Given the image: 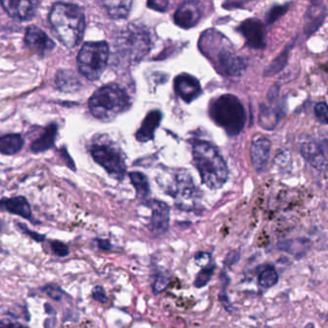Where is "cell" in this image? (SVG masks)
I'll use <instances>...</instances> for the list:
<instances>
[{
    "label": "cell",
    "instance_id": "cell-1",
    "mask_svg": "<svg viewBox=\"0 0 328 328\" xmlns=\"http://www.w3.org/2000/svg\"><path fill=\"white\" fill-rule=\"evenodd\" d=\"M198 46L223 76L241 75L244 69L243 60L234 51L229 41L222 34L217 30H207L201 35Z\"/></svg>",
    "mask_w": 328,
    "mask_h": 328
},
{
    "label": "cell",
    "instance_id": "cell-2",
    "mask_svg": "<svg viewBox=\"0 0 328 328\" xmlns=\"http://www.w3.org/2000/svg\"><path fill=\"white\" fill-rule=\"evenodd\" d=\"M49 22L58 40L67 48H74L84 37L85 14L75 4L66 2L53 4L49 13Z\"/></svg>",
    "mask_w": 328,
    "mask_h": 328
},
{
    "label": "cell",
    "instance_id": "cell-3",
    "mask_svg": "<svg viewBox=\"0 0 328 328\" xmlns=\"http://www.w3.org/2000/svg\"><path fill=\"white\" fill-rule=\"evenodd\" d=\"M130 98L117 84H108L99 89L89 99V109L99 121H113L130 107Z\"/></svg>",
    "mask_w": 328,
    "mask_h": 328
},
{
    "label": "cell",
    "instance_id": "cell-4",
    "mask_svg": "<svg viewBox=\"0 0 328 328\" xmlns=\"http://www.w3.org/2000/svg\"><path fill=\"white\" fill-rule=\"evenodd\" d=\"M193 154L201 179L206 186L219 189L226 182L228 169L215 146L207 142H196Z\"/></svg>",
    "mask_w": 328,
    "mask_h": 328
},
{
    "label": "cell",
    "instance_id": "cell-5",
    "mask_svg": "<svg viewBox=\"0 0 328 328\" xmlns=\"http://www.w3.org/2000/svg\"><path fill=\"white\" fill-rule=\"evenodd\" d=\"M212 120L229 136H236L244 127L247 115L241 101L232 95H223L214 99L209 108Z\"/></svg>",
    "mask_w": 328,
    "mask_h": 328
},
{
    "label": "cell",
    "instance_id": "cell-6",
    "mask_svg": "<svg viewBox=\"0 0 328 328\" xmlns=\"http://www.w3.org/2000/svg\"><path fill=\"white\" fill-rule=\"evenodd\" d=\"M164 187L167 194L175 198L176 204L181 209H192L197 205L200 192L193 182L191 175L185 171L166 172L158 177V182Z\"/></svg>",
    "mask_w": 328,
    "mask_h": 328
},
{
    "label": "cell",
    "instance_id": "cell-7",
    "mask_svg": "<svg viewBox=\"0 0 328 328\" xmlns=\"http://www.w3.org/2000/svg\"><path fill=\"white\" fill-rule=\"evenodd\" d=\"M108 59L109 45L106 42H88L78 53L77 66L83 76L90 81H96L104 72Z\"/></svg>",
    "mask_w": 328,
    "mask_h": 328
},
{
    "label": "cell",
    "instance_id": "cell-8",
    "mask_svg": "<svg viewBox=\"0 0 328 328\" xmlns=\"http://www.w3.org/2000/svg\"><path fill=\"white\" fill-rule=\"evenodd\" d=\"M150 35L147 30L138 25H130L118 38L117 48L128 63H138L149 51Z\"/></svg>",
    "mask_w": 328,
    "mask_h": 328
},
{
    "label": "cell",
    "instance_id": "cell-9",
    "mask_svg": "<svg viewBox=\"0 0 328 328\" xmlns=\"http://www.w3.org/2000/svg\"><path fill=\"white\" fill-rule=\"evenodd\" d=\"M94 160L106 172L117 179H121L126 171V166L121 152L107 143H95L91 147Z\"/></svg>",
    "mask_w": 328,
    "mask_h": 328
},
{
    "label": "cell",
    "instance_id": "cell-10",
    "mask_svg": "<svg viewBox=\"0 0 328 328\" xmlns=\"http://www.w3.org/2000/svg\"><path fill=\"white\" fill-rule=\"evenodd\" d=\"M147 205L152 211L148 229L155 237L164 235L170 226V207L163 201L156 199L150 200Z\"/></svg>",
    "mask_w": 328,
    "mask_h": 328
},
{
    "label": "cell",
    "instance_id": "cell-11",
    "mask_svg": "<svg viewBox=\"0 0 328 328\" xmlns=\"http://www.w3.org/2000/svg\"><path fill=\"white\" fill-rule=\"evenodd\" d=\"M203 15L202 3L197 1L183 2L175 12L174 20L180 27L190 29L196 26Z\"/></svg>",
    "mask_w": 328,
    "mask_h": 328
},
{
    "label": "cell",
    "instance_id": "cell-12",
    "mask_svg": "<svg viewBox=\"0 0 328 328\" xmlns=\"http://www.w3.org/2000/svg\"><path fill=\"white\" fill-rule=\"evenodd\" d=\"M238 30L252 48L262 49L266 46L267 33L265 25L261 21L257 19H249L241 22Z\"/></svg>",
    "mask_w": 328,
    "mask_h": 328
},
{
    "label": "cell",
    "instance_id": "cell-13",
    "mask_svg": "<svg viewBox=\"0 0 328 328\" xmlns=\"http://www.w3.org/2000/svg\"><path fill=\"white\" fill-rule=\"evenodd\" d=\"M24 42L37 54L44 56L53 50L55 43L42 29L31 25L26 29Z\"/></svg>",
    "mask_w": 328,
    "mask_h": 328
},
{
    "label": "cell",
    "instance_id": "cell-14",
    "mask_svg": "<svg viewBox=\"0 0 328 328\" xmlns=\"http://www.w3.org/2000/svg\"><path fill=\"white\" fill-rule=\"evenodd\" d=\"M0 210L12 215L19 216L22 219H27L35 225L40 224V222L34 218L31 206L24 197H14L0 199Z\"/></svg>",
    "mask_w": 328,
    "mask_h": 328
},
{
    "label": "cell",
    "instance_id": "cell-15",
    "mask_svg": "<svg viewBox=\"0 0 328 328\" xmlns=\"http://www.w3.org/2000/svg\"><path fill=\"white\" fill-rule=\"evenodd\" d=\"M271 142L264 136H255L251 145L252 166L258 173H263L269 162L271 154Z\"/></svg>",
    "mask_w": 328,
    "mask_h": 328
},
{
    "label": "cell",
    "instance_id": "cell-16",
    "mask_svg": "<svg viewBox=\"0 0 328 328\" xmlns=\"http://www.w3.org/2000/svg\"><path fill=\"white\" fill-rule=\"evenodd\" d=\"M4 11L6 12L13 19L25 22L33 19L38 2L35 1H14V0H3L0 2Z\"/></svg>",
    "mask_w": 328,
    "mask_h": 328
},
{
    "label": "cell",
    "instance_id": "cell-17",
    "mask_svg": "<svg viewBox=\"0 0 328 328\" xmlns=\"http://www.w3.org/2000/svg\"><path fill=\"white\" fill-rule=\"evenodd\" d=\"M326 144L321 145L315 140H307L300 146V152L309 164L317 170L326 167Z\"/></svg>",
    "mask_w": 328,
    "mask_h": 328
},
{
    "label": "cell",
    "instance_id": "cell-18",
    "mask_svg": "<svg viewBox=\"0 0 328 328\" xmlns=\"http://www.w3.org/2000/svg\"><path fill=\"white\" fill-rule=\"evenodd\" d=\"M174 84L176 94L188 103L197 99L201 93V87L197 78L187 73L179 74L175 78Z\"/></svg>",
    "mask_w": 328,
    "mask_h": 328
},
{
    "label": "cell",
    "instance_id": "cell-19",
    "mask_svg": "<svg viewBox=\"0 0 328 328\" xmlns=\"http://www.w3.org/2000/svg\"><path fill=\"white\" fill-rule=\"evenodd\" d=\"M162 120V114L158 110L149 112L142 121L141 128L136 133V139L139 142H145L152 140L155 130L159 127Z\"/></svg>",
    "mask_w": 328,
    "mask_h": 328
},
{
    "label": "cell",
    "instance_id": "cell-20",
    "mask_svg": "<svg viewBox=\"0 0 328 328\" xmlns=\"http://www.w3.org/2000/svg\"><path fill=\"white\" fill-rule=\"evenodd\" d=\"M57 130V125L55 123L49 124L44 133L31 143V150L35 153H39L50 149L54 145Z\"/></svg>",
    "mask_w": 328,
    "mask_h": 328
},
{
    "label": "cell",
    "instance_id": "cell-21",
    "mask_svg": "<svg viewBox=\"0 0 328 328\" xmlns=\"http://www.w3.org/2000/svg\"><path fill=\"white\" fill-rule=\"evenodd\" d=\"M326 14L324 6L320 7V3H314L306 15V27L305 30L308 34L314 33L321 25Z\"/></svg>",
    "mask_w": 328,
    "mask_h": 328
},
{
    "label": "cell",
    "instance_id": "cell-22",
    "mask_svg": "<svg viewBox=\"0 0 328 328\" xmlns=\"http://www.w3.org/2000/svg\"><path fill=\"white\" fill-rule=\"evenodd\" d=\"M23 139L19 134H8L0 137V153L14 155L20 152L23 146Z\"/></svg>",
    "mask_w": 328,
    "mask_h": 328
},
{
    "label": "cell",
    "instance_id": "cell-23",
    "mask_svg": "<svg viewBox=\"0 0 328 328\" xmlns=\"http://www.w3.org/2000/svg\"><path fill=\"white\" fill-rule=\"evenodd\" d=\"M132 1H104L102 2L110 18L121 20L127 18L131 10Z\"/></svg>",
    "mask_w": 328,
    "mask_h": 328
},
{
    "label": "cell",
    "instance_id": "cell-24",
    "mask_svg": "<svg viewBox=\"0 0 328 328\" xmlns=\"http://www.w3.org/2000/svg\"><path fill=\"white\" fill-rule=\"evenodd\" d=\"M56 84L61 91L72 92L78 89L80 82L71 71L60 70L56 76Z\"/></svg>",
    "mask_w": 328,
    "mask_h": 328
},
{
    "label": "cell",
    "instance_id": "cell-25",
    "mask_svg": "<svg viewBox=\"0 0 328 328\" xmlns=\"http://www.w3.org/2000/svg\"><path fill=\"white\" fill-rule=\"evenodd\" d=\"M280 114L274 109L262 105L260 108L259 123L265 129H273L279 120Z\"/></svg>",
    "mask_w": 328,
    "mask_h": 328
},
{
    "label": "cell",
    "instance_id": "cell-26",
    "mask_svg": "<svg viewBox=\"0 0 328 328\" xmlns=\"http://www.w3.org/2000/svg\"><path fill=\"white\" fill-rule=\"evenodd\" d=\"M291 48H292V45H288L285 48L284 51L281 52L274 59L273 63L266 68L265 74H264L265 76H273L274 74L278 73L281 69H283V67L287 64V61H288V58H289V52H290Z\"/></svg>",
    "mask_w": 328,
    "mask_h": 328
},
{
    "label": "cell",
    "instance_id": "cell-27",
    "mask_svg": "<svg viewBox=\"0 0 328 328\" xmlns=\"http://www.w3.org/2000/svg\"><path fill=\"white\" fill-rule=\"evenodd\" d=\"M278 279H279V276H278L276 270L272 266H268L263 270L261 274H259L258 284L262 288L269 289V288L274 287V285L277 284Z\"/></svg>",
    "mask_w": 328,
    "mask_h": 328
},
{
    "label": "cell",
    "instance_id": "cell-28",
    "mask_svg": "<svg viewBox=\"0 0 328 328\" xmlns=\"http://www.w3.org/2000/svg\"><path fill=\"white\" fill-rule=\"evenodd\" d=\"M129 176L138 196L142 197H147L149 194V184L145 175H142L141 173L134 172V173H130Z\"/></svg>",
    "mask_w": 328,
    "mask_h": 328
},
{
    "label": "cell",
    "instance_id": "cell-29",
    "mask_svg": "<svg viewBox=\"0 0 328 328\" xmlns=\"http://www.w3.org/2000/svg\"><path fill=\"white\" fill-rule=\"evenodd\" d=\"M40 291L56 302H61L64 296L67 295L66 292L62 289V287L56 283H47L44 285L40 287Z\"/></svg>",
    "mask_w": 328,
    "mask_h": 328
},
{
    "label": "cell",
    "instance_id": "cell-30",
    "mask_svg": "<svg viewBox=\"0 0 328 328\" xmlns=\"http://www.w3.org/2000/svg\"><path fill=\"white\" fill-rule=\"evenodd\" d=\"M216 266L214 264H209L206 267H204L198 274H197V277L195 279L194 285L197 289L203 288L209 283V281L211 280L214 272H215Z\"/></svg>",
    "mask_w": 328,
    "mask_h": 328
},
{
    "label": "cell",
    "instance_id": "cell-31",
    "mask_svg": "<svg viewBox=\"0 0 328 328\" xmlns=\"http://www.w3.org/2000/svg\"><path fill=\"white\" fill-rule=\"evenodd\" d=\"M47 244L49 247L50 252L57 257L64 258L69 255V248L64 241L59 240H47Z\"/></svg>",
    "mask_w": 328,
    "mask_h": 328
},
{
    "label": "cell",
    "instance_id": "cell-32",
    "mask_svg": "<svg viewBox=\"0 0 328 328\" xmlns=\"http://www.w3.org/2000/svg\"><path fill=\"white\" fill-rule=\"evenodd\" d=\"M18 228L22 231V233L26 236H28L29 238H31L33 241H37V242H44L46 241V237L44 234H41L39 232H36L34 230L29 229L27 227V225H25L24 223L22 222H18L17 223Z\"/></svg>",
    "mask_w": 328,
    "mask_h": 328
},
{
    "label": "cell",
    "instance_id": "cell-33",
    "mask_svg": "<svg viewBox=\"0 0 328 328\" xmlns=\"http://www.w3.org/2000/svg\"><path fill=\"white\" fill-rule=\"evenodd\" d=\"M92 297L95 301L101 304H107L109 302V297L106 294L104 288L102 286H95L92 290Z\"/></svg>",
    "mask_w": 328,
    "mask_h": 328
},
{
    "label": "cell",
    "instance_id": "cell-34",
    "mask_svg": "<svg viewBox=\"0 0 328 328\" xmlns=\"http://www.w3.org/2000/svg\"><path fill=\"white\" fill-rule=\"evenodd\" d=\"M288 5H285V6H274L273 7L269 14H268V17H267V22L268 24H272L274 23V22H276L282 15H284L286 11H287V8Z\"/></svg>",
    "mask_w": 328,
    "mask_h": 328
},
{
    "label": "cell",
    "instance_id": "cell-35",
    "mask_svg": "<svg viewBox=\"0 0 328 328\" xmlns=\"http://www.w3.org/2000/svg\"><path fill=\"white\" fill-rule=\"evenodd\" d=\"M169 279L164 276V275H159L156 280L154 281L153 286H152V291L154 295H159L162 294L166 289L169 286Z\"/></svg>",
    "mask_w": 328,
    "mask_h": 328
},
{
    "label": "cell",
    "instance_id": "cell-36",
    "mask_svg": "<svg viewBox=\"0 0 328 328\" xmlns=\"http://www.w3.org/2000/svg\"><path fill=\"white\" fill-rule=\"evenodd\" d=\"M315 114L317 120L320 121L322 124L327 123V106L326 103L320 102L316 105L315 107Z\"/></svg>",
    "mask_w": 328,
    "mask_h": 328
},
{
    "label": "cell",
    "instance_id": "cell-37",
    "mask_svg": "<svg viewBox=\"0 0 328 328\" xmlns=\"http://www.w3.org/2000/svg\"><path fill=\"white\" fill-rule=\"evenodd\" d=\"M240 257H241V253L238 251H231L226 254L223 263L225 266L231 267L240 260Z\"/></svg>",
    "mask_w": 328,
    "mask_h": 328
},
{
    "label": "cell",
    "instance_id": "cell-38",
    "mask_svg": "<svg viewBox=\"0 0 328 328\" xmlns=\"http://www.w3.org/2000/svg\"><path fill=\"white\" fill-rule=\"evenodd\" d=\"M228 283H229V281L228 282H225V283H223V285H222L221 292L219 293V301L222 303L223 307L226 309V311L230 312V310H231V304H230L229 299H228L227 295H226V292H225V286L228 284Z\"/></svg>",
    "mask_w": 328,
    "mask_h": 328
},
{
    "label": "cell",
    "instance_id": "cell-39",
    "mask_svg": "<svg viewBox=\"0 0 328 328\" xmlns=\"http://www.w3.org/2000/svg\"><path fill=\"white\" fill-rule=\"evenodd\" d=\"M95 243L97 244L98 249L99 251H103V252H109L112 250V243L109 240H105V239H99L97 238L94 240Z\"/></svg>",
    "mask_w": 328,
    "mask_h": 328
},
{
    "label": "cell",
    "instance_id": "cell-40",
    "mask_svg": "<svg viewBox=\"0 0 328 328\" xmlns=\"http://www.w3.org/2000/svg\"><path fill=\"white\" fill-rule=\"evenodd\" d=\"M147 5H148V7H150L151 9L156 10V11L165 12L168 7V2L167 1H148Z\"/></svg>",
    "mask_w": 328,
    "mask_h": 328
},
{
    "label": "cell",
    "instance_id": "cell-41",
    "mask_svg": "<svg viewBox=\"0 0 328 328\" xmlns=\"http://www.w3.org/2000/svg\"><path fill=\"white\" fill-rule=\"evenodd\" d=\"M18 321H14L9 318L0 319V328H16Z\"/></svg>",
    "mask_w": 328,
    "mask_h": 328
},
{
    "label": "cell",
    "instance_id": "cell-42",
    "mask_svg": "<svg viewBox=\"0 0 328 328\" xmlns=\"http://www.w3.org/2000/svg\"><path fill=\"white\" fill-rule=\"evenodd\" d=\"M44 311L47 315H49L50 317H56L57 315V311L55 309L54 307L52 306L50 303L48 302H45L44 305Z\"/></svg>",
    "mask_w": 328,
    "mask_h": 328
},
{
    "label": "cell",
    "instance_id": "cell-43",
    "mask_svg": "<svg viewBox=\"0 0 328 328\" xmlns=\"http://www.w3.org/2000/svg\"><path fill=\"white\" fill-rule=\"evenodd\" d=\"M57 323V319L56 317H47L44 322V328H55Z\"/></svg>",
    "mask_w": 328,
    "mask_h": 328
},
{
    "label": "cell",
    "instance_id": "cell-44",
    "mask_svg": "<svg viewBox=\"0 0 328 328\" xmlns=\"http://www.w3.org/2000/svg\"><path fill=\"white\" fill-rule=\"evenodd\" d=\"M304 328H315V325H314V323L310 322V323L306 324V325H305V327Z\"/></svg>",
    "mask_w": 328,
    "mask_h": 328
}]
</instances>
